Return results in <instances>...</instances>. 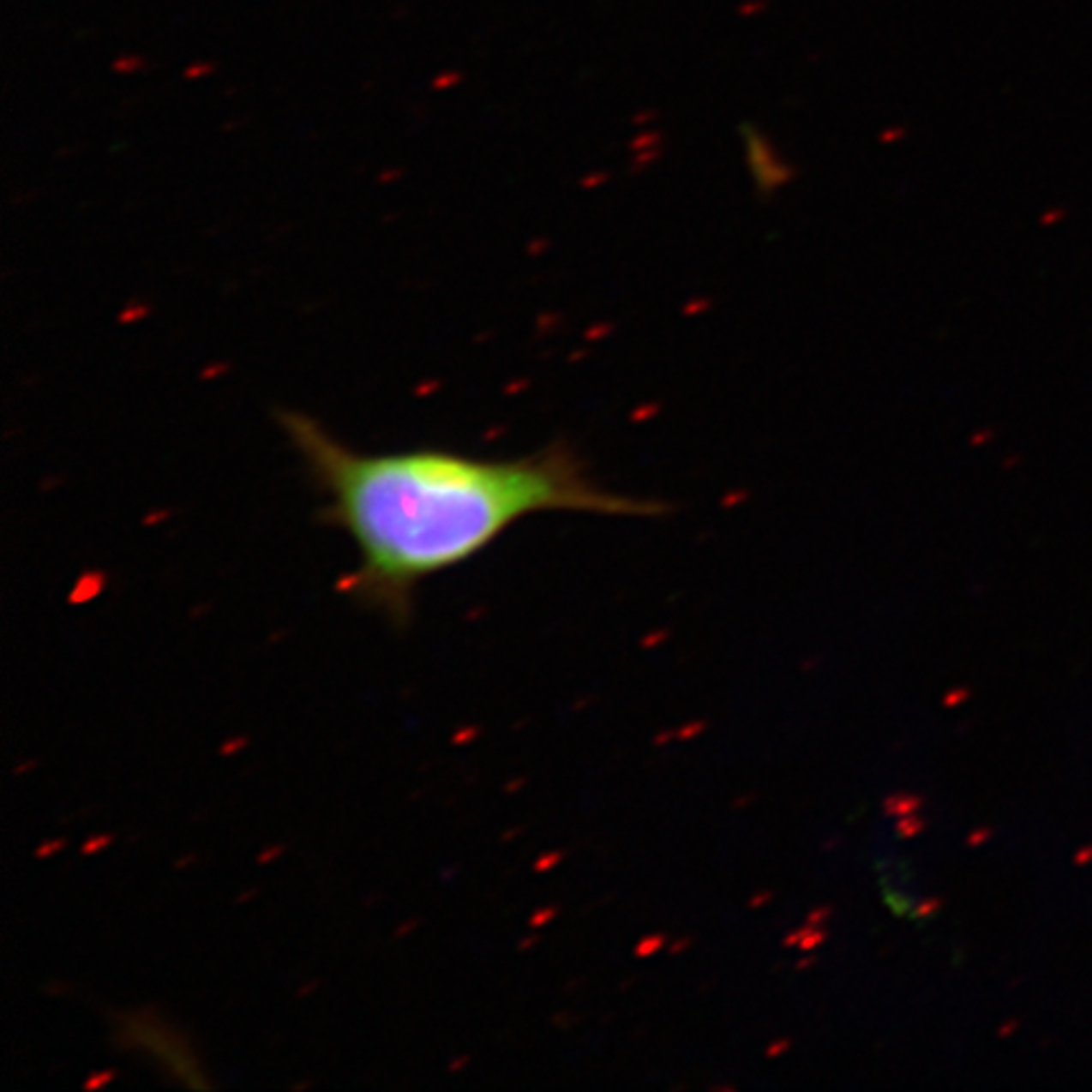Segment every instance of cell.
Segmentation results:
<instances>
[{"mask_svg": "<svg viewBox=\"0 0 1092 1092\" xmlns=\"http://www.w3.org/2000/svg\"><path fill=\"white\" fill-rule=\"evenodd\" d=\"M276 420L321 496L319 519L347 537L357 564L339 592L407 627L423 582L450 572L537 513L650 519L663 501L607 491L564 443L519 458H476L443 447L362 453L316 417Z\"/></svg>", "mask_w": 1092, "mask_h": 1092, "instance_id": "1", "label": "cell"}]
</instances>
